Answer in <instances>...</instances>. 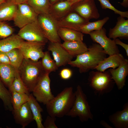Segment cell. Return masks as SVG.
Masks as SVG:
<instances>
[{
  "label": "cell",
  "mask_w": 128,
  "mask_h": 128,
  "mask_svg": "<svg viewBox=\"0 0 128 128\" xmlns=\"http://www.w3.org/2000/svg\"><path fill=\"white\" fill-rule=\"evenodd\" d=\"M100 2L101 6L103 9H109L113 11L116 14L119 15L123 18H128V11H122L115 8L110 2L109 0H98Z\"/></svg>",
  "instance_id": "cell-34"
},
{
  "label": "cell",
  "mask_w": 128,
  "mask_h": 128,
  "mask_svg": "<svg viewBox=\"0 0 128 128\" xmlns=\"http://www.w3.org/2000/svg\"><path fill=\"white\" fill-rule=\"evenodd\" d=\"M17 5V9L13 20L16 26L20 29L37 21L38 15L27 3Z\"/></svg>",
  "instance_id": "cell-8"
},
{
  "label": "cell",
  "mask_w": 128,
  "mask_h": 128,
  "mask_svg": "<svg viewBox=\"0 0 128 128\" xmlns=\"http://www.w3.org/2000/svg\"><path fill=\"white\" fill-rule=\"evenodd\" d=\"M114 40L117 45H118L121 46L124 49L126 55L128 56V45L123 42L118 38H117Z\"/></svg>",
  "instance_id": "cell-39"
},
{
  "label": "cell",
  "mask_w": 128,
  "mask_h": 128,
  "mask_svg": "<svg viewBox=\"0 0 128 128\" xmlns=\"http://www.w3.org/2000/svg\"><path fill=\"white\" fill-rule=\"evenodd\" d=\"M41 58V64L45 73L49 74L58 69L55 62L51 58L48 51L44 52V55Z\"/></svg>",
  "instance_id": "cell-32"
},
{
  "label": "cell",
  "mask_w": 128,
  "mask_h": 128,
  "mask_svg": "<svg viewBox=\"0 0 128 128\" xmlns=\"http://www.w3.org/2000/svg\"><path fill=\"white\" fill-rule=\"evenodd\" d=\"M75 99L73 106L66 116L72 118L78 117L82 122L93 120V116L86 94L81 87L78 85L75 92Z\"/></svg>",
  "instance_id": "cell-4"
},
{
  "label": "cell",
  "mask_w": 128,
  "mask_h": 128,
  "mask_svg": "<svg viewBox=\"0 0 128 128\" xmlns=\"http://www.w3.org/2000/svg\"><path fill=\"white\" fill-rule=\"evenodd\" d=\"M17 35L23 40L27 41L46 44L48 41L43 34L37 21L20 28Z\"/></svg>",
  "instance_id": "cell-10"
},
{
  "label": "cell",
  "mask_w": 128,
  "mask_h": 128,
  "mask_svg": "<svg viewBox=\"0 0 128 128\" xmlns=\"http://www.w3.org/2000/svg\"><path fill=\"white\" fill-rule=\"evenodd\" d=\"M100 124L104 127L106 128H113L112 127L109 125L104 120H101L100 122Z\"/></svg>",
  "instance_id": "cell-41"
},
{
  "label": "cell",
  "mask_w": 128,
  "mask_h": 128,
  "mask_svg": "<svg viewBox=\"0 0 128 128\" xmlns=\"http://www.w3.org/2000/svg\"><path fill=\"white\" fill-rule=\"evenodd\" d=\"M27 3L38 15L49 13L51 5L49 0H28Z\"/></svg>",
  "instance_id": "cell-28"
},
{
  "label": "cell",
  "mask_w": 128,
  "mask_h": 128,
  "mask_svg": "<svg viewBox=\"0 0 128 128\" xmlns=\"http://www.w3.org/2000/svg\"><path fill=\"white\" fill-rule=\"evenodd\" d=\"M119 3L123 6L127 8L128 7V0H123L122 3Z\"/></svg>",
  "instance_id": "cell-42"
},
{
  "label": "cell",
  "mask_w": 128,
  "mask_h": 128,
  "mask_svg": "<svg viewBox=\"0 0 128 128\" xmlns=\"http://www.w3.org/2000/svg\"><path fill=\"white\" fill-rule=\"evenodd\" d=\"M10 61V64L18 70L24 59L19 48H16L6 53Z\"/></svg>",
  "instance_id": "cell-30"
},
{
  "label": "cell",
  "mask_w": 128,
  "mask_h": 128,
  "mask_svg": "<svg viewBox=\"0 0 128 128\" xmlns=\"http://www.w3.org/2000/svg\"><path fill=\"white\" fill-rule=\"evenodd\" d=\"M58 33L60 38L64 41H83L84 35L81 32L72 29L59 27Z\"/></svg>",
  "instance_id": "cell-26"
},
{
  "label": "cell",
  "mask_w": 128,
  "mask_h": 128,
  "mask_svg": "<svg viewBox=\"0 0 128 128\" xmlns=\"http://www.w3.org/2000/svg\"><path fill=\"white\" fill-rule=\"evenodd\" d=\"M32 113L33 119L36 122L37 128H44L42 121L41 112L43 110L32 94H30L28 102Z\"/></svg>",
  "instance_id": "cell-25"
},
{
  "label": "cell",
  "mask_w": 128,
  "mask_h": 128,
  "mask_svg": "<svg viewBox=\"0 0 128 128\" xmlns=\"http://www.w3.org/2000/svg\"><path fill=\"white\" fill-rule=\"evenodd\" d=\"M89 86L96 94L102 95L110 92L114 83L109 71L90 72L88 79Z\"/></svg>",
  "instance_id": "cell-5"
},
{
  "label": "cell",
  "mask_w": 128,
  "mask_h": 128,
  "mask_svg": "<svg viewBox=\"0 0 128 128\" xmlns=\"http://www.w3.org/2000/svg\"><path fill=\"white\" fill-rule=\"evenodd\" d=\"M18 70L10 64L0 65V77L8 88L13 82Z\"/></svg>",
  "instance_id": "cell-23"
},
{
  "label": "cell",
  "mask_w": 128,
  "mask_h": 128,
  "mask_svg": "<svg viewBox=\"0 0 128 128\" xmlns=\"http://www.w3.org/2000/svg\"><path fill=\"white\" fill-rule=\"evenodd\" d=\"M11 93L12 95V103L13 109H19L23 104L28 102L29 100L30 95L14 91Z\"/></svg>",
  "instance_id": "cell-33"
},
{
  "label": "cell",
  "mask_w": 128,
  "mask_h": 128,
  "mask_svg": "<svg viewBox=\"0 0 128 128\" xmlns=\"http://www.w3.org/2000/svg\"><path fill=\"white\" fill-rule=\"evenodd\" d=\"M75 98L73 87H65L46 105L48 114L59 118L66 116L72 108Z\"/></svg>",
  "instance_id": "cell-2"
},
{
  "label": "cell",
  "mask_w": 128,
  "mask_h": 128,
  "mask_svg": "<svg viewBox=\"0 0 128 128\" xmlns=\"http://www.w3.org/2000/svg\"><path fill=\"white\" fill-rule=\"evenodd\" d=\"M47 49L51 51L58 68L68 64L74 57L62 46L61 43L50 42Z\"/></svg>",
  "instance_id": "cell-13"
},
{
  "label": "cell",
  "mask_w": 128,
  "mask_h": 128,
  "mask_svg": "<svg viewBox=\"0 0 128 128\" xmlns=\"http://www.w3.org/2000/svg\"><path fill=\"white\" fill-rule=\"evenodd\" d=\"M49 74L45 73L34 88L32 95L38 102L46 105L54 97L51 91Z\"/></svg>",
  "instance_id": "cell-7"
},
{
  "label": "cell",
  "mask_w": 128,
  "mask_h": 128,
  "mask_svg": "<svg viewBox=\"0 0 128 128\" xmlns=\"http://www.w3.org/2000/svg\"><path fill=\"white\" fill-rule=\"evenodd\" d=\"M71 3L73 5L77 2H78L83 0H67Z\"/></svg>",
  "instance_id": "cell-43"
},
{
  "label": "cell",
  "mask_w": 128,
  "mask_h": 128,
  "mask_svg": "<svg viewBox=\"0 0 128 128\" xmlns=\"http://www.w3.org/2000/svg\"><path fill=\"white\" fill-rule=\"evenodd\" d=\"M61 45L74 57L84 53L88 50L86 44L82 41H64Z\"/></svg>",
  "instance_id": "cell-24"
},
{
  "label": "cell",
  "mask_w": 128,
  "mask_h": 128,
  "mask_svg": "<svg viewBox=\"0 0 128 128\" xmlns=\"http://www.w3.org/2000/svg\"><path fill=\"white\" fill-rule=\"evenodd\" d=\"M89 21L81 17L77 13L71 11L58 20L59 27L67 28L75 30Z\"/></svg>",
  "instance_id": "cell-14"
},
{
  "label": "cell",
  "mask_w": 128,
  "mask_h": 128,
  "mask_svg": "<svg viewBox=\"0 0 128 128\" xmlns=\"http://www.w3.org/2000/svg\"><path fill=\"white\" fill-rule=\"evenodd\" d=\"M89 34L93 41L99 44L107 55H110L120 53L114 40L107 37L106 30L104 28L92 31Z\"/></svg>",
  "instance_id": "cell-9"
},
{
  "label": "cell",
  "mask_w": 128,
  "mask_h": 128,
  "mask_svg": "<svg viewBox=\"0 0 128 128\" xmlns=\"http://www.w3.org/2000/svg\"><path fill=\"white\" fill-rule=\"evenodd\" d=\"M109 71L118 89H122L125 85L128 74V60L124 58L118 67L115 69L110 68Z\"/></svg>",
  "instance_id": "cell-16"
},
{
  "label": "cell",
  "mask_w": 128,
  "mask_h": 128,
  "mask_svg": "<svg viewBox=\"0 0 128 128\" xmlns=\"http://www.w3.org/2000/svg\"><path fill=\"white\" fill-rule=\"evenodd\" d=\"M104 50L98 44L93 43L84 53L77 56L74 60L68 64L71 66L79 69L80 73L94 69L100 62L106 57Z\"/></svg>",
  "instance_id": "cell-1"
},
{
  "label": "cell",
  "mask_w": 128,
  "mask_h": 128,
  "mask_svg": "<svg viewBox=\"0 0 128 128\" xmlns=\"http://www.w3.org/2000/svg\"><path fill=\"white\" fill-rule=\"evenodd\" d=\"M75 12L86 20L97 19L100 14L94 0H83L73 4L72 10Z\"/></svg>",
  "instance_id": "cell-11"
},
{
  "label": "cell",
  "mask_w": 128,
  "mask_h": 128,
  "mask_svg": "<svg viewBox=\"0 0 128 128\" xmlns=\"http://www.w3.org/2000/svg\"><path fill=\"white\" fill-rule=\"evenodd\" d=\"M12 114L15 122L24 128L34 120L33 116L28 102L19 109H13Z\"/></svg>",
  "instance_id": "cell-15"
},
{
  "label": "cell",
  "mask_w": 128,
  "mask_h": 128,
  "mask_svg": "<svg viewBox=\"0 0 128 128\" xmlns=\"http://www.w3.org/2000/svg\"><path fill=\"white\" fill-rule=\"evenodd\" d=\"M13 28L6 23L0 21V38H4L13 34Z\"/></svg>",
  "instance_id": "cell-35"
},
{
  "label": "cell",
  "mask_w": 128,
  "mask_h": 128,
  "mask_svg": "<svg viewBox=\"0 0 128 128\" xmlns=\"http://www.w3.org/2000/svg\"><path fill=\"white\" fill-rule=\"evenodd\" d=\"M18 71L20 77L30 92L45 73L41 61L24 59Z\"/></svg>",
  "instance_id": "cell-3"
},
{
  "label": "cell",
  "mask_w": 128,
  "mask_h": 128,
  "mask_svg": "<svg viewBox=\"0 0 128 128\" xmlns=\"http://www.w3.org/2000/svg\"><path fill=\"white\" fill-rule=\"evenodd\" d=\"M37 21L45 37L50 42L60 43L58 33V20L49 13L38 15Z\"/></svg>",
  "instance_id": "cell-6"
},
{
  "label": "cell",
  "mask_w": 128,
  "mask_h": 128,
  "mask_svg": "<svg viewBox=\"0 0 128 128\" xmlns=\"http://www.w3.org/2000/svg\"><path fill=\"white\" fill-rule=\"evenodd\" d=\"M109 19V17H106L102 19L94 22H90L89 21L80 27L76 31L83 34H89L92 31L101 29L104 25Z\"/></svg>",
  "instance_id": "cell-27"
},
{
  "label": "cell",
  "mask_w": 128,
  "mask_h": 128,
  "mask_svg": "<svg viewBox=\"0 0 128 128\" xmlns=\"http://www.w3.org/2000/svg\"><path fill=\"white\" fill-rule=\"evenodd\" d=\"M6 0H0V4Z\"/></svg>",
  "instance_id": "cell-45"
},
{
  "label": "cell",
  "mask_w": 128,
  "mask_h": 128,
  "mask_svg": "<svg viewBox=\"0 0 128 128\" xmlns=\"http://www.w3.org/2000/svg\"><path fill=\"white\" fill-rule=\"evenodd\" d=\"M56 117L49 115L47 116L44 122L43 125L44 128H58L55 124Z\"/></svg>",
  "instance_id": "cell-36"
},
{
  "label": "cell",
  "mask_w": 128,
  "mask_h": 128,
  "mask_svg": "<svg viewBox=\"0 0 128 128\" xmlns=\"http://www.w3.org/2000/svg\"><path fill=\"white\" fill-rule=\"evenodd\" d=\"M10 64L9 59L6 53H0V65Z\"/></svg>",
  "instance_id": "cell-38"
},
{
  "label": "cell",
  "mask_w": 128,
  "mask_h": 128,
  "mask_svg": "<svg viewBox=\"0 0 128 128\" xmlns=\"http://www.w3.org/2000/svg\"><path fill=\"white\" fill-rule=\"evenodd\" d=\"M72 5L67 0L58 2L51 5L49 14L58 20L71 11Z\"/></svg>",
  "instance_id": "cell-19"
},
{
  "label": "cell",
  "mask_w": 128,
  "mask_h": 128,
  "mask_svg": "<svg viewBox=\"0 0 128 128\" xmlns=\"http://www.w3.org/2000/svg\"><path fill=\"white\" fill-rule=\"evenodd\" d=\"M109 37L113 39L119 38L122 39H128V20L120 16L117 18L115 26L110 28L108 33Z\"/></svg>",
  "instance_id": "cell-17"
},
{
  "label": "cell",
  "mask_w": 128,
  "mask_h": 128,
  "mask_svg": "<svg viewBox=\"0 0 128 128\" xmlns=\"http://www.w3.org/2000/svg\"><path fill=\"white\" fill-rule=\"evenodd\" d=\"M24 41L17 34H12L0 40V53H6L16 48H19Z\"/></svg>",
  "instance_id": "cell-21"
},
{
  "label": "cell",
  "mask_w": 128,
  "mask_h": 128,
  "mask_svg": "<svg viewBox=\"0 0 128 128\" xmlns=\"http://www.w3.org/2000/svg\"><path fill=\"white\" fill-rule=\"evenodd\" d=\"M0 77V99L2 101L6 110L12 111L13 109L12 101V95Z\"/></svg>",
  "instance_id": "cell-29"
},
{
  "label": "cell",
  "mask_w": 128,
  "mask_h": 128,
  "mask_svg": "<svg viewBox=\"0 0 128 128\" xmlns=\"http://www.w3.org/2000/svg\"><path fill=\"white\" fill-rule=\"evenodd\" d=\"M8 90L10 92L14 91L29 95L30 92L22 80L18 70L15 78Z\"/></svg>",
  "instance_id": "cell-31"
},
{
  "label": "cell",
  "mask_w": 128,
  "mask_h": 128,
  "mask_svg": "<svg viewBox=\"0 0 128 128\" xmlns=\"http://www.w3.org/2000/svg\"><path fill=\"white\" fill-rule=\"evenodd\" d=\"M14 3L17 5L27 3L28 0H11Z\"/></svg>",
  "instance_id": "cell-40"
},
{
  "label": "cell",
  "mask_w": 128,
  "mask_h": 128,
  "mask_svg": "<svg viewBox=\"0 0 128 128\" xmlns=\"http://www.w3.org/2000/svg\"><path fill=\"white\" fill-rule=\"evenodd\" d=\"M72 74V71L71 69L66 68L62 69L60 71L59 75L62 79L67 80L71 77Z\"/></svg>",
  "instance_id": "cell-37"
},
{
  "label": "cell",
  "mask_w": 128,
  "mask_h": 128,
  "mask_svg": "<svg viewBox=\"0 0 128 128\" xmlns=\"http://www.w3.org/2000/svg\"><path fill=\"white\" fill-rule=\"evenodd\" d=\"M18 8L11 0H6L0 4V21L13 20Z\"/></svg>",
  "instance_id": "cell-22"
},
{
  "label": "cell",
  "mask_w": 128,
  "mask_h": 128,
  "mask_svg": "<svg viewBox=\"0 0 128 128\" xmlns=\"http://www.w3.org/2000/svg\"><path fill=\"white\" fill-rule=\"evenodd\" d=\"M110 122L116 128H128V103L125 104L123 110L109 116Z\"/></svg>",
  "instance_id": "cell-18"
},
{
  "label": "cell",
  "mask_w": 128,
  "mask_h": 128,
  "mask_svg": "<svg viewBox=\"0 0 128 128\" xmlns=\"http://www.w3.org/2000/svg\"><path fill=\"white\" fill-rule=\"evenodd\" d=\"M100 62L95 69L103 72L109 68L115 69L118 67L124 59L120 53L109 55Z\"/></svg>",
  "instance_id": "cell-20"
},
{
  "label": "cell",
  "mask_w": 128,
  "mask_h": 128,
  "mask_svg": "<svg viewBox=\"0 0 128 128\" xmlns=\"http://www.w3.org/2000/svg\"><path fill=\"white\" fill-rule=\"evenodd\" d=\"M45 44L37 42L23 41L19 48L24 59L37 61L44 55L43 49Z\"/></svg>",
  "instance_id": "cell-12"
},
{
  "label": "cell",
  "mask_w": 128,
  "mask_h": 128,
  "mask_svg": "<svg viewBox=\"0 0 128 128\" xmlns=\"http://www.w3.org/2000/svg\"><path fill=\"white\" fill-rule=\"evenodd\" d=\"M60 0H49L50 3L51 5H52Z\"/></svg>",
  "instance_id": "cell-44"
}]
</instances>
